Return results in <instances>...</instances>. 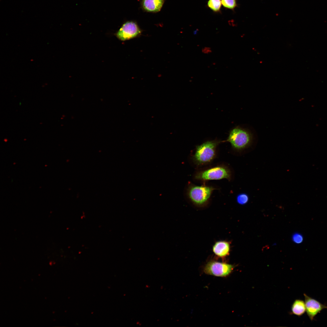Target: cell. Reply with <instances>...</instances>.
Listing matches in <instances>:
<instances>
[{"label": "cell", "mask_w": 327, "mask_h": 327, "mask_svg": "<svg viewBox=\"0 0 327 327\" xmlns=\"http://www.w3.org/2000/svg\"><path fill=\"white\" fill-rule=\"evenodd\" d=\"M220 143L217 140H208L197 146L193 157L195 162L202 165L211 161L215 156Z\"/></svg>", "instance_id": "7a4b0ae2"}, {"label": "cell", "mask_w": 327, "mask_h": 327, "mask_svg": "<svg viewBox=\"0 0 327 327\" xmlns=\"http://www.w3.org/2000/svg\"><path fill=\"white\" fill-rule=\"evenodd\" d=\"M164 0H142V5L146 11L151 12H157L160 11Z\"/></svg>", "instance_id": "9c48e42d"}, {"label": "cell", "mask_w": 327, "mask_h": 327, "mask_svg": "<svg viewBox=\"0 0 327 327\" xmlns=\"http://www.w3.org/2000/svg\"><path fill=\"white\" fill-rule=\"evenodd\" d=\"M221 3L224 7L231 9H234L237 5L236 0H222Z\"/></svg>", "instance_id": "4fadbf2b"}, {"label": "cell", "mask_w": 327, "mask_h": 327, "mask_svg": "<svg viewBox=\"0 0 327 327\" xmlns=\"http://www.w3.org/2000/svg\"><path fill=\"white\" fill-rule=\"evenodd\" d=\"M213 188L207 186H192L189 187L187 194L190 200L195 204L202 205L209 199Z\"/></svg>", "instance_id": "3957f363"}, {"label": "cell", "mask_w": 327, "mask_h": 327, "mask_svg": "<svg viewBox=\"0 0 327 327\" xmlns=\"http://www.w3.org/2000/svg\"><path fill=\"white\" fill-rule=\"evenodd\" d=\"M306 312L311 321H313L316 315L323 309H327V305L323 304L317 300L304 293Z\"/></svg>", "instance_id": "52a82bcc"}, {"label": "cell", "mask_w": 327, "mask_h": 327, "mask_svg": "<svg viewBox=\"0 0 327 327\" xmlns=\"http://www.w3.org/2000/svg\"><path fill=\"white\" fill-rule=\"evenodd\" d=\"M292 312L298 316L303 315L306 312L305 302L300 299H296L293 302L291 307Z\"/></svg>", "instance_id": "30bf717a"}, {"label": "cell", "mask_w": 327, "mask_h": 327, "mask_svg": "<svg viewBox=\"0 0 327 327\" xmlns=\"http://www.w3.org/2000/svg\"><path fill=\"white\" fill-rule=\"evenodd\" d=\"M201 51L204 54H208L211 53L212 52V50L210 47L205 46L202 48Z\"/></svg>", "instance_id": "9a60e30c"}, {"label": "cell", "mask_w": 327, "mask_h": 327, "mask_svg": "<svg viewBox=\"0 0 327 327\" xmlns=\"http://www.w3.org/2000/svg\"><path fill=\"white\" fill-rule=\"evenodd\" d=\"M141 31L137 23L134 21L124 23L116 33L117 37L122 41L134 38L140 35Z\"/></svg>", "instance_id": "8992f818"}, {"label": "cell", "mask_w": 327, "mask_h": 327, "mask_svg": "<svg viewBox=\"0 0 327 327\" xmlns=\"http://www.w3.org/2000/svg\"><path fill=\"white\" fill-rule=\"evenodd\" d=\"M212 250L214 254L217 256L222 258L225 257L229 254L230 243L225 241H217L213 245Z\"/></svg>", "instance_id": "ba28073f"}, {"label": "cell", "mask_w": 327, "mask_h": 327, "mask_svg": "<svg viewBox=\"0 0 327 327\" xmlns=\"http://www.w3.org/2000/svg\"><path fill=\"white\" fill-rule=\"evenodd\" d=\"M292 239L296 243L300 244L303 242V238L302 235L300 233H295L292 236Z\"/></svg>", "instance_id": "5bb4252c"}, {"label": "cell", "mask_w": 327, "mask_h": 327, "mask_svg": "<svg viewBox=\"0 0 327 327\" xmlns=\"http://www.w3.org/2000/svg\"><path fill=\"white\" fill-rule=\"evenodd\" d=\"M234 266L225 263L212 261L208 262L204 268L206 274L218 277H224L233 271Z\"/></svg>", "instance_id": "5b68a950"}, {"label": "cell", "mask_w": 327, "mask_h": 327, "mask_svg": "<svg viewBox=\"0 0 327 327\" xmlns=\"http://www.w3.org/2000/svg\"><path fill=\"white\" fill-rule=\"evenodd\" d=\"M221 4V0H209L207 3L209 7L215 12L220 10Z\"/></svg>", "instance_id": "8fae6325"}, {"label": "cell", "mask_w": 327, "mask_h": 327, "mask_svg": "<svg viewBox=\"0 0 327 327\" xmlns=\"http://www.w3.org/2000/svg\"><path fill=\"white\" fill-rule=\"evenodd\" d=\"M254 135L249 129L241 126L235 127L230 131L226 141L237 150H242L249 147L254 139Z\"/></svg>", "instance_id": "6da1fadb"}, {"label": "cell", "mask_w": 327, "mask_h": 327, "mask_svg": "<svg viewBox=\"0 0 327 327\" xmlns=\"http://www.w3.org/2000/svg\"><path fill=\"white\" fill-rule=\"evenodd\" d=\"M195 177L197 180H219L223 179L230 180L231 174L227 168L223 166H217L198 173Z\"/></svg>", "instance_id": "277c9868"}, {"label": "cell", "mask_w": 327, "mask_h": 327, "mask_svg": "<svg viewBox=\"0 0 327 327\" xmlns=\"http://www.w3.org/2000/svg\"><path fill=\"white\" fill-rule=\"evenodd\" d=\"M237 203L241 205L246 204L249 200V197L245 193H241L237 195L236 197Z\"/></svg>", "instance_id": "7c38bea8"}]
</instances>
